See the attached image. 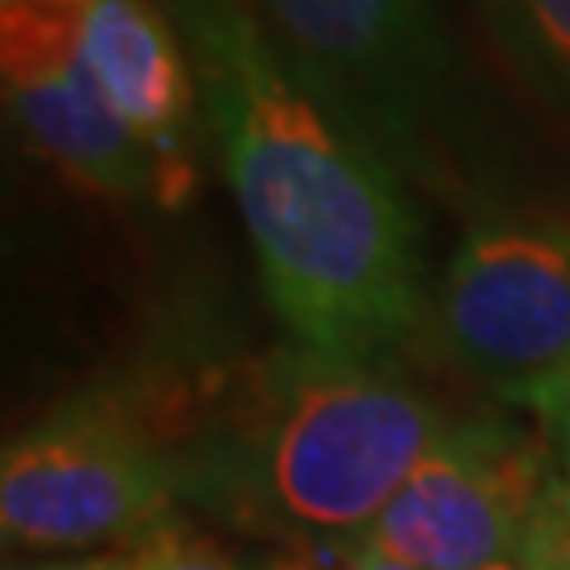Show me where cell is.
Here are the masks:
<instances>
[{
	"instance_id": "obj_6",
	"label": "cell",
	"mask_w": 570,
	"mask_h": 570,
	"mask_svg": "<svg viewBox=\"0 0 570 570\" xmlns=\"http://www.w3.org/2000/svg\"><path fill=\"white\" fill-rule=\"evenodd\" d=\"M557 504V475L490 419L452 423L356 542L409 570H494L523 561Z\"/></svg>"
},
{
	"instance_id": "obj_8",
	"label": "cell",
	"mask_w": 570,
	"mask_h": 570,
	"mask_svg": "<svg viewBox=\"0 0 570 570\" xmlns=\"http://www.w3.org/2000/svg\"><path fill=\"white\" fill-rule=\"evenodd\" d=\"M81 48L91 58L119 119L153 153L163 205L195 190V134H200V71L167 0H77Z\"/></svg>"
},
{
	"instance_id": "obj_12",
	"label": "cell",
	"mask_w": 570,
	"mask_h": 570,
	"mask_svg": "<svg viewBox=\"0 0 570 570\" xmlns=\"http://www.w3.org/2000/svg\"><path fill=\"white\" fill-rule=\"evenodd\" d=\"M547 423H551V433H557V513L570 528V376L561 385L557 404H551Z\"/></svg>"
},
{
	"instance_id": "obj_10",
	"label": "cell",
	"mask_w": 570,
	"mask_h": 570,
	"mask_svg": "<svg viewBox=\"0 0 570 570\" xmlns=\"http://www.w3.org/2000/svg\"><path fill=\"white\" fill-rule=\"evenodd\" d=\"M129 547L138 557V570H243L214 538H205L186 519H171V513L163 523H153L142 538H134Z\"/></svg>"
},
{
	"instance_id": "obj_1",
	"label": "cell",
	"mask_w": 570,
	"mask_h": 570,
	"mask_svg": "<svg viewBox=\"0 0 570 570\" xmlns=\"http://www.w3.org/2000/svg\"><path fill=\"white\" fill-rule=\"evenodd\" d=\"M167 10L209 96L276 318L309 362L376 366L423 318V253L400 171L291 77L247 0Z\"/></svg>"
},
{
	"instance_id": "obj_14",
	"label": "cell",
	"mask_w": 570,
	"mask_h": 570,
	"mask_svg": "<svg viewBox=\"0 0 570 570\" xmlns=\"http://www.w3.org/2000/svg\"><path fill=\"white\" fill-rule=\"evenodd\" d=\"M494 570H528V566H519V561H509V566H494Z\"/></svg>"
},
{
	"instance_id": "obj_3",
	"label": "cell",
	"mask_w": 570,
	"mask_h": 570,
	"mask_svg": "<svg viewBox=\"0 0 570 570\" xmlns=\"http://www.w3.org/2000/svg\"><path fill=\"white\" fill-rule=\"evenodd\" d=\"M291 77L395 171L438 163L452 39L438 0H247Z\"/></svg>"
},
{
	"instance_id": "obj_9",
	"label": "cell",
	"mask_w": 570,
	"mask_h": 570,
	"mask_svg": "<svg viewBox=\"0 0 570 570\" xmlns=\"http://www.w3.org/2000/svg\"><path fill=\"white\" fill-rule=\"evenodd\" d=\"M480 29L547 110L570 119V0H471Z\"/></svg>"
},
{
	"instance_id": "obj_5",
	"label": "cell",
	"mask_w": 570,
	"mask_h": 570,
	"mask_svg": "<svg viewBox=\"0 0 570 570\" xmlns=\"http://www.w3.org/2000/svg\"><path fill=\"white\" fill-rule=\"evenodd\" d=\"M181 490L171 452L124 404L71 400L10 438L0 532L14 551H81L142 538Z\"/></svg>"
},
{
	"instance_id": "obj_11",
	"label": "cell",
	"mask_w": 570,
	"mask_h": 570,
	"mask_svg": "<svg viewBox=\"0 0 570 570\" xmlns=\"http://www.w3.org/2000/svg\"><path fill=\"white\" fill-rule=\"evenodd\" d=\"M309 557L305 561H295L291 570H409V566H395V561H385L376 557L366 542H305Z\"/></svg>"
},
{
	"instance_id": "obj_13",
	"label": "cell",
	"mask_w": 570,
	"mask_h": 570,
	"mask_svg": "<svg viewBox=\"0 0 570 570\" xmlns=\"http://www.w3.org/2000/svg\"><path fill=\"white\" fill-rule=\"evenodd\" d=\"M6 570H138V557H134V547H124V551H100V557L24 561V566H6Z\"/></svg>"
},
{
	"instance_id": "obj_2",
	"label": "cell",
	"mask_w": 570,
	"mask_h": 570,
	"mask_svg": "<svg viewBox=\"0 0 570 570\" xmlns=\"http://www.w3.org/2000/svg\"><path fill=\"white\" fill-rule=\"evenodd\" d=\"M448 428V414L395 371L309 362L219 485L253 523L291 542H352Z\"/></svg>"
},
{
	"instance_id": "obj_7",
	"label": "cell",
	"mask_w": 570,
	"mask_h": 570,
	"mask_svg": "<svg viewBox=\"0 0 570 570\" xmlns=\"http://www.w3.org/2000/svg\"><path fill=\"white\" fill-rule=\"evenodd\" d=\"M0 81L14 129L67 181L163 205V176L81 48L77 0H0Z\"/></svg>"
},
{
	"instance_id": "obj_4",
	"label": "cell",
	"mask_w": 570,
	"mask_h": 570,
	"mask_svg": "<svg viewBox=\"0 0 570 570\" xmlns=\"http://www.w3.org/2000/svg\"><path fill=\"white\" fill-rule=\"evenodd\" d=\"M438 337L504 404L551 414L570 376V219L485 214L438 281Z\"/></svg>"
}]
</instances>
